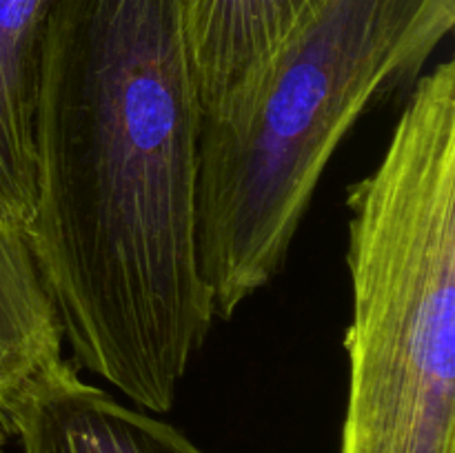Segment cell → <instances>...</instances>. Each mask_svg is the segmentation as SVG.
Segmentation results:
<instances>
[{
  "instance_id": "1",
  "label": "cell",
  "mask_w": 455,
  "mask_h": 453,
  "mask_svg": "<svg viewBox=\"0 0 455 453\" xmlns=\"http://www.w3.org/2000/svg\"><path fill=\"white\" fill-rule=\"evenodd\" d=\"M187 0H52L25 234L71 362L172 411L213 327Z\"/></svg>"
},
{
  "instance_id": "2",
  "label": "cell",
  "mask_w": 455,
  "mask_h": 453,
  "mask_svg": "<svg viewBox=\"0 0 455 453\" xmlns=\"http://www.w3.org/2000/svg\"><path fill=\"white\" fill-rule=\"evenodd\" d=\"M455 0H314L200 129L198 251L216 318L283 271L355 120L411 87L453 31Z\"/></svg>"
},
{
  "instance_id": "3",
  "label": "cell",
  "mask_w": 455,
  "mask_h": 453,
  "mask_svg": "<svg viewBox=\"0 0 455 453\" xmlns=\"http://www.w3.org/2000/svg\"><path fill=\"white\" fill-rule=\"evenodd\" d=\"M349 395L340 453H455V65L413 84L349 187Z\"/></svg>"
},
{
  "instance_id": "4",
  "label": "cell",
  "mask_w": 455,
  "mask_h": 453,
  "mask_svg": "<svg viewBox=\"0 0 455 453\" xmlns=\"http://www.w3.org/2000/svg\"><path fill=\"white\" fill-rule=\"evenodd\" d=\"M3 422L22 453H207L156 413L84 382L65 358L16 395Z\"/></svg>"
},
{
  "instance_id": "5",
  "label": "cell",
  "mask_w": 455,
  "mask_h": 453,
  "mask_svg": "<svg viewBox=\"0 0 455 453\" xmlns=\"http://www.w3.org/2000/svg\"><path fill=\"white\" fill-rule=\"evenodd\" d=\"M311 3L187 0V36L203 118L251 80Z\"/></svg>"
},
{
  "instance_id": "6",
  "label": "cell",
  "mask_w": 455,
  "mask_h": 453,
  "mask_svg": "<svg viewBox=\"0 0 455 453\" xmlns=\"http://www.w3.org/2000/svg\"><path fill=\"white\" fill-rule=\"evenodd\" d=\"M52 0H0V216L22 231L34 209V107Z\"/></svg>"
},
{
  "instance_id": "7",
  "label": "cell",
  "mask_w": 455,
  "mask_h": 453,
  "mask_svg": "<svg viewBox=\"0 0 455 453\" xmlns=\"http://www.w3.org/2000/svg\"><path fill=\"white\" fill-rule=\"evenodd\" d=\"M62 345L27 234L0 216V417L36 376L60 362Z\"/></svg>"
},
{
  "instance_id": "8",
  "label": "cell",
  "mask_w": 455,
  "mask_h": 453,
  "mask_svg": "<svg viewBox=\"0 0 455 453\" xmlns=\"http://www.w3.org/2000/svg\"><path fill=\"white\" fill-rule=\"evenodd\" d=\"M4 440H7V426H4L3 417H0V451H3L4 447Z\"/></svg>"
}]
</instances>
